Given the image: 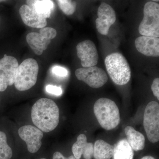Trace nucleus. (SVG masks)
Segmentation results:
<instances>
[{
	"mask_svg": "<svg viewBox=\"0 0 159 159\" xmlns=\"http://www.w3.org/2000/svg\"><path fill=\"white\" fill-rule=\"evenodd\" d=\"M57 35V31L51 27L41 29L39 33L30 32L26 36V40L35 54L40 55L48 48L51 40Z\"/></svg>",
	"mask_w": 159,
	"mask_h": 159,
	"instance_id": "obj_7",
	"label": "nucleus"
},
{
	"mask_svg": "<svg viewBox=\"0 0 159 159\" xmlns=\"http://www.w3.org/2000/svg\"><path fill=\"white\" fill-rule=\"evenodd\" d=\"M141 159H156L153 157L150 156H147L142 157Z\"/></svg>",
	"mask_w": 159,
	"mask_h": 159,
	"instance_id": "obj_26",
	"label": "nucleus"
},
{
	"mask_svg": "<svg viewBox=\"0 0 159 159\" xmlns=\"http://www.w3.org/2000/svg\"><path fill=\"white\" fill-rule=\"evenodd\" d=\"M39 66L35 59L27 58L18 67L14 85L20 91H25L33 87L37 82Z\"/></svg>",
	"mask_w": 159,
	"mask_h": 159,
	"instance_id": "obj_4",
	"label": "nucleus"
},
{
	"mask_svg": "<svg viewBox=\"0 0 159 159\" xmlns=\"http://www.w3.org/2000/svg\"><path fill=\"white\" fill-rule=\"evenodd\" d=\"M5 2V1H2V0H0V3L2 2Z\"/></svg>",
	"mask_w": 159,
	"mask_h": 159,
	"instance_id": "obj_27",
	"label": "nucleus"
},
{
	"mask_svg": "<svg viewBox=\"0 0 159 159\" xmlns=\"http://www.w3.org/2000/svg\"><path fill=\"white\" fill-rule=\"evenodd\" d=\"M134 150L126 139L119 141L114 146L113 159H133Z\"/></svg>",
	"mask_w": 159,
	"mask_h": 159,
	"instance_id": "obj_19",
	"label": "nucleus"
},
{
	"mask_svg": "<svg viewBox=\"0 0 159 159\" xmlns=\"http://www.w3.org/2000/svg\"><path fill=\"white\" fill-rule=\"evenodd\" d=\"M52 71L54 75L59 77H66L68 75L67 70L60 66H54L52 68Z\"/></svg>",
	"mask_w": 159,
	"mask_h": 159,
	"instance_id": "obj_22",
	"label": "nucleus"
},
{
	"mask_svg": "<svg viewBox=\"0 0 159 159\" xmlns=\"http://www.w3.org/2000/svg\"><path fill=\"white\" fill-rule=\"evenodd\" d=\"M104 63L109 76L114 83L123 85L129 82L131 74L130 67L122 54H110L106 57Z\"/></svg>",
	"mask_w": 159,
	"mask_h": 159,
	"instance_id": "obj_3",
	"label": "nucleus"
},
{
	"mask_svg": "<svg viewBox=\"0 0 159 159\" xmlns=\"http://www.w3.org/2000/svg\"><path fill=\"white\" fill-rule=\"evenodd\" d=\"M26 3L37 14L46 19L51 17L54 9V3L50 0H30L26 1Z\"/></svg>",
	"mask_w": 159,
	"mask_h": 159,
	"instance_id": "obj_16",
	"label": "nucleus"
},
{
	"mask_svg": "<svg viewBox=\"0 0 159 159\" xmlns=\"http://www.w3.org/2000/svg\"><path fill=\"white\" fill-rule=\"evenodd\" d=\"M19 13L23 22L27 26L31 28L42 29L47 25V19L40 16L27 5L21 6Z\"/></svg>",
	"mask_w": 159,
	"mask_h": 159,
	"instance_id": "obj_14",
	"label": "nucleus"
},
{
	"mask_svg": "<svg viewBox=\"0 0 159 159\" xmlns=\"http://www.w3.org/2000/svg\"><path fill=\"white\" fill-rule=\"evenodd\" d=\"M19 64L14 57L6 54L0 59V92L14 84Z\"/></svg>",
	"mask_w": 159,
	"mask_h": 159,
	"instance_id": "obj_9",
	"label": "nucleus"
},
{
	"mask_svg": "<svg viewBox=\"0 0 159 159\" xmlns=\"http://www.w3.org/2000/svg\"><path fill=\"white\" fill-rule=\"evenodd\" d=\"M135 44L137 50L143 55L150 57H159V38L140 36L135 40Z\"/></svg>",
	"mask_w": 159,
	"mask_h": 159,
	"instance_id": "obj_13",
	"label": "nucleus"
},
{
	"mask_svg": "<svg viewBox=\"0 0 159 159\" xmlns=\"http://www.w3.org/2000/svg\"><path fill=\"white\" fill-rule=\"evenodd\" d=\"M46 159L44 158H41V159Z\"/></svg>",
	"mask_w": 159,
	"mask_h": 159,
	"instance_id": "obj_28",
	"label": "nucleus"
},
{
	"mask_svg": "<svg viewBox=\"0 0 159 159\" xmlns=\"http://www.w3.org/2000/svg\"><path fill=\"white\" fill-rule=\"evenodd\" d=\"M76 49L77 56L81 61L84 68L95 66L98 63V52L95 44L90 40H86L79 43Z\"/></svg>",
	"mask_w": 159,
	"mask_h": 159,
	"instance_id": "obj_11",
	"label": "nucleus"
},
{
	"mask_svg": "<svg viewBox=\"0 0 159 159\" xmlns=\"http://www.w3.org/2000/svg\"><path fill=\"white\" fill-rule=\"evenodd\" d=\"M18 134L22 140L26 142L29 152L34 153L39 150L43 137V131L31 125H24L19 129Z\"/></svg>",
	"mask_w": 159,
	"mask_h": 159,
	"instance_id": "obj_10",
	"label": "nucleus"
},
{
	"mask_svg": "<svg viewBox=\"0 0 159 159\" xmlns=\"http://www.w3.org/2000/svg\"><path fill=\"white\" fill-rule=\"evenodd\" d=\"M97 15L96 20L97 31L102 35H107L111 26L116 21L115 10L110 5L102 2L98 8Z\"/></svg>",
	"mask_w": 159,
	"mask_h": 159,
	"instance_id": "obj_12",
	"label": "nucleus"
},
{
	"mask_svg": "<svg viewBox=\"0 0 159 159\" xmlns=\"http://www.w3.org/2000/svg\"><path fill=\"white\" fill-rule=\"evenodd\" d=\"M57 2L60 9L66 15H71L75 12L77 7V3L75 1L58 0Z\"/></svg>",
	"mask_w": 159,
	"mask_h": 159,
	"instance_id": "obj_21",
	"label": "nucleus"
},
{
	"mask_svg": "<svg viewBox=\"0 0 159 159\" xmlns=\"http://www.w3.org/2000/svg\"><path fill=\"white\" fill-rule=\"evenodd\" d=\"M59 109L52 99L41 98L31 109V119L36 127L44 132L54 130L59 122Z\"/></svg>",
	"mask_w": 159,
	"mask_h": 159,
	"instance_id": "obj_1",
	"label": "nucleus"
},
{
	"mask_svg": "<svg viewBox=\"0 0 159 159\" xmlns=\"http://www.w3.org/2000/svg\"><path fill=\"white\" fill-rule=\"evenodd\" d=\"M75 73L77 79L93 88L101 87L108 80L107 74L104 70L97 66L81 68L77 69Z\"/></svg>",
	"mask_w": 159,
	"mask_h": 159,
	"instance_id": "obj_8",
	"label": "nucleus"
},
{
	"mask_svg": "<svg viewBox=\"0 0 159 159\" xmlns=\"http://www.w3.org/2000/svg\"><path fill=\"white\" fill-rule=\"evenodd\" d=\"M125 132L127 142L133 150L138 151L144 149L145 138L141 133L136 130L131 126H127L125 129Z\"/></svg>",
	"mask_w": 159,
	"mask_h": 159,
	"instance_id": "obj_17",
	"label": "nucleus"
},
{
	"mask_svg": "<svg viewBox=\"0 0 159 159\" xmlns=\"http://www.w3.org/2000/svg\"><path fill=\"white\" fill-rule=\"evenodd\" d=\"M46 91L49 93L53 94L55 96H61L62 93V89L60 87L52 85H48L46 87Z\"/></svg>",
	"mask_w": 159,
	"mask_h": 159,
	"instance_id": "obj_23",
	"label": "nucleus"
},
{
	"mask_svg": "<svg viewBox=\"0 0 159 159\" xmlns=\"http://www.w3.org/2000/svg\"><path fill=\"white\" fill-rule=\"evenodd\" d=\"M93 143L88 142L85 135L80 134L72 146V152L76 159H80L82 155L85 159H92L93 157Z\"/></svg>",
	"mask_w": 159,
	"mask_h": 159,
	"instance_id": "obj_15",
	"label": "nucleus"
},
{
	"mask_svg": "<svg viewBox=\"0 0 159 159\" xmlns=\"http://www.w3.org/2000/svg\"><path fill=\"white\" fill-rule=\"evenodd\" d=\"M53 159H76L74 156H70L69 157H65L59 152H56L53 155Z\"/></svg>",
	"mask_w": 159,
	"mask_h": 159,
	"instance_id": "obj_25",
	"label": "nucleus"
},
{
	"mask_svg": "<svg viewBox=\"0 0 159 159\" xmlns=\"http://www.w3.org/2000/svg\"><path fill=\"white\" fill-rule=\"evenodd\" d=\"M151 89L155 97L159 100V79L157 78L154 80L151 86Z\"/></svg>",
	"mask_w": 159,
	"mask_h": 159,
	"instance_id": "obj_24",
	"label": "nucleus"
},
{
	"mask_svg": "<svg viewBox=\"0 0 159 159\" xmlns=\"http://www.w3.org/2000/svg\"><path fill=\"white\" fill-rule=\"evenodd\" d=\"M94 114L102 128L110 130L117 127L120 122L119 109L113 100L101 98L94 105Z\"/></svg>",
	"mask_w": 159,
	"mask_h": 159,
	"instance_id": "obj_2",
	"label": "nucleus"
},
{
	"mask_svg": "<svg viewBox=\"0 0 159 159\" xmlns=\"http://www.w3.org/2000/svg\"><path fill=\"white\" fill-rule=\"evenodd\" d=\"M144 17L139 26V32L142 36H159V5L148 2L144 6Z\"/></svg>",
	"mask_w": 159,
	"mask_h": 159,
	"instance_id": "obj_5",
	"label": "nucleus"
},
{
	"mask_svg": "<svg viewBox=\"0 0 159 159\" xmlns=\"http://www.w3.org/2000/svg\"><path fill=\"white\" fill-rule=\"evenodd\" d=\"M114 146L102 140L95 142L93 147L95 159H110L113 156Z\"/></svg>",
	"mask_w": 159,
	"mask_h": 159,
	"instance_id": "obj_18",
	"label": "nucleus"
},
{
	"mask_svg": "<svg viewBox=\"0 0 159 159\" xmlns=\"http://www.w3.org/2000/svg\"><path fill=\"white\" fill-rule=\"evenodd\" d=\"M143 125L148 139L152 143L159 140V105L156 101H151L145 107Z\"/></svg>",
	"mask_w": 159,
	"mask_h": 159,
	"instance_id": "obj_6",
	"label": "nucleus"
},
{
	"mask_svg": "<svg viewBox=\"0 0 159 159\" xmlns=\"http://www.w3.org/2000/svg\"><path fill=\"white\" fill-rule=\"evenodd\" d=\"M12 151L7 142L6 134L0 131V159H10Z\"/></svg>",
	"mask_w": 159,
	"mask_h": 159,
	"instance_id": "obj_20",
	"label": "nucleus"
}]
</instances>
